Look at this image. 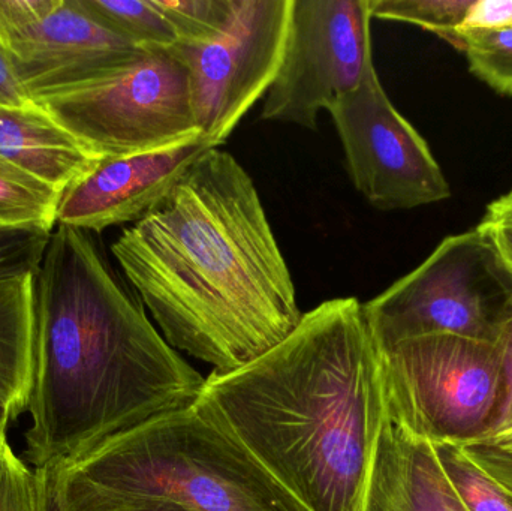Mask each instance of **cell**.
Returning <instances> with one entry per match:
<instances>
[{"label":"cell","instance_id":"31","mask_svg":"<svg viewBox=\"0 0 512 511\" xmlns=\"http://www.w3.org/2000/svg\"><path fill=\"white\" fill-rule=\"evenodd\" d=\"M501 450H510V452H512V446L508 447V449H501Z\"/></svg>","mask_w":512,"mask_h":511},{"label":"cell","instance_id":"5","mask_svg":"<svg viewBox=\"0 0 512 511\" xmlns=\"http://www.w3.org/2000/svg\"><path fill=\"white\" fill-rule=\"evenodd\" d=\"M378 353L390 420L432 444L486 440L507 395V341L429 335Z\"/></svg>","mask_w":512,"mask_h":511},{"label":"cell","instance_id":"4","mask_svg":"<svg viewBox=\"0 0 512 511\" xmlns=\"http://www.w3.org/2000/svg\"><path fill=\"white\" fill-rule=\"evenodd\" d=\"M69 470L191 511H307L195 404L117 435Z\"/></svg>","mask_w":512,"mask_h":511},{"label":"cell","instance_id":"28","mask_svg":"<svg viewBox=\"0 0 512 511\" xmlns=\"http://www.w3.org/2000/svg\"><path fill=\"white\" fill-rule=\"evenodd\" d=\"M505 371H507V395L498 422L493 426L481 446L508 449L512 446V323L507 336V353H505ZM472 446V444H471Z\"/></svg>","mask_w":512,"mask_h":511},{"label":"cell","instance_id":"23","mask_svg":"<svg viewBox=\"0 0 512 511\" xmlns=\"http://www.w3.org/2000/svg\"><path fill=\"white\" fill-rule=\"evenodd\" d=\"M53 231L0 227V281L35 275Z\"/></svg>","mask_w":512,"mask_h":511},{"label":"cell","instance_id":"11","mask_svg":"<svg viewBox=\"0 0 512 511\" xmlns=\"http://www.w3.org/2000/svg\"><path fill=\"white\" fill-rule=\"evenodd\" d=\"M0 42L32 101L98 80L149 51L80 0H0Z\"/></svg>","mask_w":512,"mask_h":511},{"label":"cell","instance_id":"30","mask_svg":"<svg viewBox=\"0 0 512 511\" xmlns=\"http://www.w3.org/2000/svg\"><path fill=\"white\" fill-rule=\"evenodd\" d=\"M12 420H14V416H12L11 410L6 407L5 402L0 401V437L6 434L9 423H11Z\"/></svg>","mask_w":512,"mask_h":511},{"label":"cell","instance_id":"7","mask_svg":"<svg viewBox=\"0 0 512 511\" xmlns=\"http://www.w3.org/2000/svg\"><path fill=\"white\" fill-rule=\"evenodd\" d=\"M33 102L99 159L159 149L200 131L188 71L164 48Z\"/></svg>","mask_w":512,"mask_h":511},{"label":"cell","instance_id":"1","mask_svg":"<svg viewBox=\"0 0 512 511\" xmlns=\"http://www.w3.org/2000/svg\"><path fill=\"white\" fill-rule=\"evenodd\" d=\"M204 384L96 234L56 225L33 282L26 461L72 468L117 435L191 407Z\"/></svg>","mask_w":512,"mask_h":511},{"label":"cell","instance_id":"3","mask_svg":"<svg viewBox=\"0 0 512 511\" xmlns=\"http://www.w3.org/2000/svg\"><path fill=\"white\" fill-rule=\"evenodd\" d=\"M195 407L307 511H364L387 407L357 297L325 300L254 362L213 371Z\"/></svg>","mask_w":512,"mask_h":511},{"label":"cell","instance_id":"17","mask_svg":"<svg viewBox=\"0 0 512 511\" xmlns=\"http://www.w3.org/2000/svg\"><path fill=\"white\" fill-rule=\"evenodd\" d=\"M62 191L0 158V227L53 231Z\"/></svg>","mask_w":512,"mask_h":511},{"label":"cell","instance_id":"8","mask_svg":"<svg viewBox=\"0 0 512 511\" xmlns=\"http://www.w3.org/2000/svg\"><path fill=\"white\" fill-rule=\"evenodd\" d=\"M369 0H292L288 41L261 119L316 131L321 111L354 92L373 57Z\"/></svg>","mask_w":512,"mask_h":511},{"label":"cell","instance_id":"29","mask_svg":"<svg viewBox=\"0 0 512 511\" xmlns=\"http://www.w3.org/2000/svg\"><path fill=\"white\" fill-rule=\"evenodd\" d=\"M32 98L17 77L11 56L5 45L0 42V105L23 107L32 104Z\"/></svg>","mask_w":512,"mask_h":511},{"label":"cell","instance_id":"9","mask_svg":"<svg viewBox=\"0 0 512 511\" xmlns=\"http://www.w3.org/2000/svg\"><path fill=\"white\" fill-rule=\"evenodd\" d=\"M292 0H233L230 23L203 44L167 48L191 83L198 128L221 147L276 78L288 41Z\"/></svg>","mask_w":512,"mask_h":511},{"label":"cell","instance_id":"19","mask_svg":"<svg viewBox=\"0 0 512 511\" xmlns=\"http://www.w3.org/2000/svg\"><path fill=\"white\" fill-rule=\"evenodd\" d=\"M439 462L468 511H512V492L456 444H433Z\"/></svg>","mask_w":512,"mask_h":511},{"label":"cell","instance_id":"20","mask_svg":"<svg viewBox=\"0 0 512 511\" xmlns=\"http://www.w3.org/2000/svg\"><path fill=\"white\" fill-rule=\"evenodd\" d=\"M472 0H369L373 18L400 21L435 33L457 45V35L471 8Z\"/></svg>","mask_w":512,"mask_h":511},{"label":"cell","instance_id":"24","mask_svg":"<svg viewBox=\"0 0 512 511\" xmlns=\"http://www.w3.org/2000/svg\"><path fill=\"white\" fill-rule=\"evenodd\" d=\"M0 511H38L36 473L0 437Z\"/></svg>","mask_w":512,"mask_h":511},{"label":"cell","instance_id":"22","mask_svg":"<svg viewBox=\"0 0 512 511\" xmlns=\"http://www.w3.org/2000/svg\"><path fill=\"white\" fill-rule=\"evenodd\" d=\"M155 5L185 44L212 41L224 32L233 14V0H155Z\"/></svg>","mask_w":512,"mask_h":511},{"label":"cell","instance_id":"14","mask_svg":"<svg viewBox=\"0 0 512 511\" xmlns=\"http://www.w3.org/2000/svg\"><path fill=\"white\" fill-rule=\"evenodd\" d=\"M0 158L60 191L101 161L35 102L0 105Z\"/></svg>","mask_w":512,"mask_h":511},{"label":"cell","instance_id":"16","mask_svg":"<svg viewBox=\"0 0 512 511\" xmlns=\"http://www.w3.org/2000/svg\"><path fill=\"white\" fill-rule=\"evenodd\" d=\"M36 473L38 511H191L173 501L114 491L69 468Z\"/></svg>","mask_w":512,"mask_h":511},{"label":"cell","instance_id":"12","mask_svg":"<svg viewBox=\"0 0 512 511\" xmlns=\"http://www.w3.org/2000/svg\"><path fill=\"white\" fill-rule=\"evenodd\" d=\"M213 147L198 131L159 149L101 159L90 173L63 189L57 225L98 234L141 221Z\"/></svg>","mask_w":512,"mask_h":511},{"label":"cell","instance_id":"26","mask_svg":"<svg viewBox=\"0 0 512 511\" xmlns=\"http://www.w3.org/2000/svg\"><path fill=\"white\" fill-rule=\"evenodd\" d=\"M499 29H512V0H472L459 35L477 30Z\"/></svg>","mask_w":512,"mask_h":511},{"label":"cell","instance_id":"27","mask_svg":"<svg viewBox=\"0 0 512 511\" xmlns=\"http://www.w3.org/2000/svg\"><path fill=\"white\" fill-rule=\"evenodd\" d=\"M462 449L475 464L480 465L484 471L512 492V452L510 450L481 446V444L463 446Z\"/></svg>","mask_w":512,"mask_h":511},{"label":"cell","instance_id":"6","mask_svg":"<svg viewBox=\"0 0 512 511\" xmlns=\"http://www.w3.org/2000/svg\"><path fill=\"white\" fill-rule=\"evenodd\" d=\"M363 312L378 348L429 335L502 344L512 323V275L475 227L442 240Z\"/></svg>","mask_w":512,"mask_h":511},{"label":"cell","instance_id":"18","mask_svg":"<svg viewBox=\"0 0 512 511\" xmlns=\"http://www.w3.org/2000/svg\"><path fill=\"white\" fill-rule=\"evenodd\" d=\"M81 5L125 38L144 48L174 47L176 30L155 0H80Z\"/></svg>","mask_w":512,"mask_h":511},{"label":"cell","instance_id":"25","mask_svg":"<svg viewBox=\"0 0 512 511\" xmlns=\"http://www.w3.org/2000/svg\"><path fill=\"white\" fill-rule=\"evenodd\" d=\"M477 228L512 275V189L487 206Z\"/></svg>","mask_w":512,"mask_h":511},{"label":"cell","instance_id":"10","mask_svg":"<svg viewBox=\"0 0 512 511\" xmlns=\"http://www.w3.org/2000/svg\"><path fill=\"white\" fill-rule=\"evenodd\" d=\"M346 170L370 206L408 210L451 197V186L427 141L388 98L375 62L354 92L330 108Z\"/></svg>","mask_w":512,"mask_h":511},{"label":"cell","instance_id":"15","mask_svg":"<svg viewBox=\"0 0 512 511\" xmlns=\"http://www.w3.org/2000/svg\"><path fill=\"white\" fill-rule=\"evenodd\" d=\"M35 275L0 281V401L14 419L26 411L32 369Z\"/></svg>","mask_w":512,"mask_h":511},{"label":"cell","instance_id":"13","mask_svg":"<svg viewBox=\"0 0 512 511\" xmlns=\"http://www.w3.org/2000/svg\"><path fill=\"white\" fill-rule=\"evenodd\" d=\"M364 511H468L435 447L387 416L376 449Z\"/></svg>","mask_w":512,"mask_h":511},{"label":"cell","instance_id":"2","mask_svg":"<svg viewBox=\"0 0 512 511\" xmlns=\"http://www.w3.org/2000/svg\"><path fill=\"white\" fill-rule=\"evenodd\" d=\"M111 252L165 341L221 374L279 345L303 318L254 179L221 147L123 228Z\"/></svg>","mask_w":512,"mask_h":511},{"label":"cell","instance_id":"21","mask_svg":"<svg viewBox=\"0 0 512 511\" xmlns=\"http://www.w3.org/2000/svg\"><path fill=\"white\" fill-rule=\"evenodd\" d=\"M457 50L465 54L475 77L512 96V29L460 33Z\"/></svg>","mask_w":512,"mask_h":511}]
</instances>
